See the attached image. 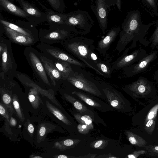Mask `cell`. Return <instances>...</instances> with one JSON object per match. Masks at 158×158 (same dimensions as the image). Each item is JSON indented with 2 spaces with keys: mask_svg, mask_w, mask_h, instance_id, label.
I'll list each match as a JSON object with an SVG mask.
<instances>
[{
  "mask_svg": "<svg viewBox=\"0 0 158 158\" xmlns=\"http://www.w3.org/2000/svg\"><path fill=\"white\" fill-rule=\"evenodd\" d=\"M95 158H118V157L114 156L111 155L110 153L107 154H104L102 155H99L98 156H96Z\"/></svg>",
  "mask_w": 158,
  "mask_h": 158,
  "instance_id": "bcb514c9",
  "label": "cell"
},
{
  "mask_svg": "<svg viewBox=\"0 0 158 158\" xmlns=\"http://www.w3.org/2000/svg\"><path fill=\"white\" fill-rule=\"evenodd\" d=\"M72 94L89 106L99 111L106 112L113 110L109 104L106 103L96 97L79 91H73Z\"/></svg>",
  "mask_w": 158,
  "mask_h": 158,
  "instance_id": "7c38bea8",
  "label": "cell"
},
{
  "mask_svg": "<svg viewBox=\"0 0 158 158\" xmlns=\"http://www.w3.org/2000/svg\"><path fill=\"white\" fill-rule=\"evenodd\" d=\"M144 9L152 16H158V2L157 0H139Z\"/></svg>",
  "mask_w": 158,
  "mask_h": 158,
  "instance_id": "484cf974",
  "label": "cell"
},
{
  "mask_svg": "<svg viewBox=\"0 0 158 158\" xmlns=\"http://www.w3.org/2000/svg\"><path fill=\"white\" fill-rule=\"evenodd\" d=\"M51 157L54 158H77V157L64 154H53Z\"/></svg>",
  "mask_w": 158,
  "mask_h": 158,
  "instance_id": "f6af8a7d",
  "label": "cell"
},
{
  "mask_svg": "<svg viewBox=\"0 0 158 158\" xmlns=\"http://www.w3.org/2000/svg\"><path fill=\"white\" fill-rule=\"evenodd\" d=\"M157 64H158V62H157Z\"/></svg>",
  "mask_w": 158,
  "mask_h": 158,
  "instance_id": "11a10c76",
  "label": "cell"
},
{
  "mask_svg": "<svg viewBox=\"0 0 158 158\" xmlns=\"http://www.w3.org/2000/svg\"><path fill=\"white\" fill-rule=\"evenodd\" d=\"M158 111V103L155 105L150 110L147 115L145 122L151 119H154L156 116Z\"/></svg>",
  "mask_w": 158,
  "mask_h": 158,
  "instance_id": "60d3db41",
  "label": "cell"
},
{
  "mask_svg": "<svg viewBox=\"0 0 158 158\" xmlns=\"http://www.w3.org/2000/svg\"><path fill=\"white\" fill-rule=\"evenodd\" d=\"M30 158H44L43 157H42L41 156H34V155H30V156L29 157Z\"/></svg>",
  "mask_w": 158,
  "mask_h": 158,
  "instance_id": "f907efd6",
  "label": "cell"
},
{
  "mask_svg": "<svg viewBox=\"0 0 158 158\" xmlns=\"http://www.w3.org/2000/svg\"><path fill=\"white\" fill-rule=\"evenodd\" d=\"M69 111L79 123L86 125L89 126L91 129H93V119L91 116L87 114L80 113L74 107L69 110Z\"/></svg>",
  "mask_w": 158,
  "mask_h": 158,
  "instance_id": "7402d4cb",
  "label": "cell"
},
{
  "mask_svg": "<svg viewBox=\"0 0 158 158\" xmlns=\"http://www.w3.org/2000/svg\"><path fill=\"white\" fill-rule=\"evenodd\" d=\"M109 141L103 139H98L92 142L90 145L94 149H101L104 148L107 145Z\"/></svg>",
  "mask_w": 158,
  "mask_h": 158,
  "instance_id": "8d00e7d4",
  "label": "cell"
},
{
  "mask_svg": "<svg viewBox=\"0 0 158 158\" xmlns=\"http://www.w3.org/2000/svg\"><path fill=\"white\" fill-rule=\"evenodd\" d=\"M47 52L52 56L74 65L83 68H85L86 65L83 63L80 62L69 56L66 53L55 49H48Z\"/></svg>",
  "mask_w": 158,
  "mask_h": 158,
  "instance_id": "ac0fdd59",
  "label": "cell"
},
{
  "mask_svg": "<svg viewBox=\"0 0 158 158\" xmlns=\"http://www.w3.org/2000/svg\"><path fill=\"white\" fill-rule=\"evenodd\" d=\"M147 153V150H139L135 151L127 155L125 158H136L141 155Z\"/></svg>",
  "mask_w": 158,
  "mask_h": 158,
  "instance_id": "ee69618b",
  "label": "cell"
},
{
  "mask_svg": "<svg viewBox=\"0 0 158 158\" xmlns=\"http://www.w3.org/2000/svg\"><path fill=\"white\" fill-rule=\"evenodd\" d=\"M55 131L64 132L60 126L49 121H41L36 128L34 144L38 147L46 146L49 142L47 136L48 134Z\"/></svg>",
  "mask_w": 158,
  "mask_h": 158,
  "instance_id": "ba28073f",
  "label": "cell"
},
{
  "mask_svg": "<svg viewBox=\"0 0 158 158\" xmlns=\"http://www.w3.org/2000/svg\"><path fill=\"white\" fill-rule=\"evenodd\" d=\"M52 8L59 12H62L65 7L63 0H47Z\"/></svg>",
  "mask_w": 158,
  "mask_h": 158,
  "instance_id": "836d02e7",
  "label": "cell"
},
{
  "mask_svg": "<svg viewBox=\"0 0 158 158\" xmlns=\"http://www.w3.org/2000/svg\"><path fill=\"white\" fill-rule=\"evenodd\" d=\"M94 40L83 37H75L69 40L65 44L66 48L71 53L82 61L86 66L95 71L100 75H103L89 60V51Z\"/></svg>",
  "mask_w": 158,
  "mask_h": 158,
  "instance_id": "7a4b0ae2",
  "label": "cell"
},
{
  "mask_svg": "<svg viewBox=\"0 0 158 158\" xmlns=\"http://www.w3.org/2000/svg\"><path fill=\"white\" fill-rule=\"evenodd\" d=\"M125 134L128 141L133 145L143 147L147 143L143 138L129 131L125 130Z\"/></svg>",
  "mask_w": 158,
  "mask_h": 158,
  "instance_id": "4316f807",
  "label": "cell"
},
{
  "mask_svg": "<svg viewBox=\"0 0 158 158\" xmlns=\"http://www.w3.org/2000/svg\"><path fill=\"white\" fill-rule=\"evenodd\" d=\"M44 105H41L42 111L69 132L76 127L77 124L73 118L63 108L61 107L50 100L43 99Z\"/></svg>",
  "mask_w": 158,
  "mask_h": 158,
  "instance_id": "3957f363",
  "label": "cell"
},
{
  "mask_svg": "<svg viewBox=\"0 0 158 158\" xmlns=\"http://www.w3.org/2000/svg\"><path fill=\"white\" fill-rule=\"evenodd\" d=\"M96 154H89L85 156L78 157V158H95Z\"/></svg>",
  "mask_w": 158,
  "mask_h": 158,
  "instance_id": "7dc6e473",
  "label": "cell"
},
{
  "mask_svg": "<svg viewBox=\"0 0 158 158\" xmlns=\"http://www.w3.org/2000/svg\"><path fill=\"white\" fill-rule=\"evenodd\" d=\"M130 50L129 46L127 48L122 55L112 63L111 65L113 70L123 69L129 66L138 61L147 54L146 50L139 48L128 54Z\"/></svg>",
  "mask_w": 158,
  "mask_h": 158,
  "instance_id": "9c48e42d",
  "label": "cell"
},
{
  "mask_svg": "<svg viewBox=\"0 0 158 158\" xmlns=\"http://www.w3.org/2000/svg\"><path fill=\"white\" fill-rule=\"evenodd\" d=\"M155 28L152 34L148 40L150 47L152 52L155 48H158V19L155 23Z\"/></svg>",
  "mask_w": 158,
  "mask_h": 158,
  "instance_id": "1f68e13d",
  "label": "cell"
},
{
  "mask_svg": "<svg viewBox=\"0 0 158 158\" xmlns=\"http://www.w3.org/2000/svg\"><path fill=\"white\" fill-rule=\"evenodd\" d=\"M76 0L78 2H80L81 1V0Z\"/></svg>",
  "mask_w": 158,
  "mask_h": 158,
  "instance_id": "f5cc1de1",
  "label": "cell"
},
{
  "mask_svg": "<svg viewBox=\"0 0 158 158\" xmlns=\"http://www.w3.org/2000/svg\"><path fill=\"white\" fill-rule=\"evenodd\" d=\"M153 78L158 86V70L154 73Z\"/></svg>",
  "mask_w": 158,
  "mask_h": 158,
  "instance_id": "c3c4849f",
  "label": "cell"
},
{
  "mask_svg": "<svg viewBox=\"0 0 158 158\" xmlns=\"http://www.w3.org/2000/svg\"><path fill=\"white\" fill-rule=\"evenodd\" d=\"M158 53L157 50L151 52L135 63L123 69V75L125 77H132L146 71L150 64L156 59Z\"/></svg>",
  "mask_w": 158,
  "mask_h": 158,
  "instance_id": "8fae6325",
  "label": "cell"
},
{
  "mask_svg": "<svg viewBox=\"0 0 158 158\" xmlns=\"http://www.w3.org/2000/svg\"><path fill=\"white\" fill-rule=\"evenodd\" d=\"M23 78L24 77H23ZM24 78L25 80L23 78H21V77H19V79L20 81L23 82L24 84H25L26 85L32 87H35L36 88L39 93H40L41 94L44 95L45 97H47V98L49 99L52 102L56 104L58 106L62 107V106H61V105L59 104L58 102L56 100L54 95L52 93L48 91H47L41 88L40 87L36 85L35 83H34L32 81H31V80H28V77H27L25 76Z\"/></svg>",
  "mask_w": 158,
  "mask_h": 158,
  "instance_id": "44dd1931",
  "label": "cell"
},
{
  "mask_svg": "<svg viewBox=\"0 0 158 158\" xmlns=\"http://www.w3.org/2000/svg\"><path fill=\"white\" fill-rule=\"evenodd\" d=\"M122 89L125 92L136 97L146 96L155 89L151 81L142 76L134 81L124 85Z\"/></svg>",
  "mask_w": 158,
  "mask_h": 158,
  "instance_id": "52a82bcc",
  "label": "cell"
},
{
  "mask_svg": "<svg viewBox=\"0 0 158 158\" xmlns=\"http://www.w3.org/2000/svg\"><path fill=\"white\" fill-rule=\"evenodd\" d=\"M16 0L22 6L23 10L29 15L38 17H40L41 16V13L27 2L24 0Z\"/></svg>",
  "mask_w": 158,
  "mask_h": 158,
  "instance_id": "f1b7e54d",
  "label": "cell"
},
{
  "mask_svg": "<svg viewBox=\"0 0 158 158\" xmlns=\"http://www.w3.org/2000/svg\"><path fill=\"white\" fill-rule=\"evenodd\" d=\"M110 61V60L105 61L100 59L96 64L98 69L106 78H110L113 71Z\"/></svg>",
  "mask_w": 158,
  "mask_h": 158,
  "instance_id": "cb8c5ba5",
  "label": "cell"
},
{
  "mask_svg": "<svg viewBox=\"0 0 158 158\" xmlns=\"http://www.w3.org/2000/svg\"><path fill=\"white\" fill-rule=\"evenodd\" d=\"M101 88L109 104L113 109L119 112L125 111L126 101L122 94L104 83L102 84Z\"/></svg>",
  "mask_w": 158,
  "mask_h": 158,
  "instance_id": "30bf717a",
  "label": "cell"
},
{
  "mask_svg": "<svg viewBox=\"0 0 158 158\" xmlns=\"http://www.w3.org/2000/svg\"><path fill=\"white\" fill-rule=\"evenodd\" d=\"M66 79L77 88L104 99L102 92L93 80L87 77L82 73L74 72Z\"/></svg>",
  "mask_w": 158,
  "mask_h": 158,
  "instance_id": "5b68a950",
  "label": "cell"
},
{
  "mask_svg": "<svg viewBox=\"0 0 158 158\" xmlns=\"http://www.w3.org/2000/svg\"><path fill=\"white\" fill-rule=\"evenodd\" d=\"M64 97L65 99L72 104L76 110L80 113L90 116L94 122H98L97 119H101L92 108L88 107L77 99L66 93L64 94Z\"/></svg>",
  "mask_w": 158,
  "mask_h": 158,
  "instance_id": "5bb4252c",
  "label": "cell"
},
{
  "mask_svg": "<svg viewBox=\"0 0 158 158\" xmlns=\"http://www.w3.org/2000/svg\"><path fill=\"white\" fill-rule=\"evenodd\" d=\"M68 15V13L60 14L50 13H49L47 17L48 20L50 22L64 25L65 21Z\"/></svg>",
  "mask_w": 158,
  "mask_h": 158,
  "instance_id": "4dcf8cb0",
  "label": "cell"
},
{
  "mask_svg": "<svg viewBox=\"0 0 158 158\" xmlns=\"http://www.w3.org/2000/svg\"><path fill=\"white\" fill-rule=\"evenodd\" d=\"M35 131L33 124L29 118L27 119L23 123L22 133L24 138L32 146L34 145Z\"/></svg>",
  "mask_w": 158,
  "mask_h": 158,
  "instance_id": "d6986e66",
  "label": "cell"
},
{
  "mask_svg": "<svg viewBox=\"0 0 158 158\" xmlns=\"http://www.w3.org/2000/svg\"><path fill=\"white\" fill-rule=\"evenodd\" d=\"M69 33L67 31L62 30L59 31H55L48 34L46 37L51 40H57L63 39L68 35Z\"/></svg>",
  "mask_w": 158,
  "mask_h": 158,
  "instance_id": "e575fe53",
  "label": "cell"
},
{
  "mask_svg": "<svg viewBox=\"0 0 158 158\" xmlns=\"http://www.w3.org/2000/svg\"><path fill=\"white\" fill-rule=\"evenodd\" d=\"M29 56L33 67L40 77L44 82L51 86L44 66L38 58L34 53L31 52Z\"/></svg>",
  "mask_w": 158,
  "mask_h": 158,
  "instance_id": "e0dca14e",
  "label": "cell"
},
{
  "mask_svg": "<svg viewBox=\"0 0 158 158\" xmlns=\"http://www.w3.org/2000/svg\"><path fill=\"white\" fill-rule=\"evenodd\" d=\"M116 0H95L90 8L95 16L99 27L103 34L106 32L110 8L116 5Z\"/></svg>",
  "mask_w": 158,
  "mask_h": 158,
  "instance_id": "8992f818",
  "label": "cell"
},
{
  "mask_svg": "<svg viewBox=\"0 0 158 158\" xmlns=\"http://www.w3.org/2000/svg\"><path fill=\"white\" fill-rule=\"evenodd\" d=\"M77 127L78 132L83 134H87L90 130H92L88 126L81 123L78 124Z\"/></svg>",
  "mask_w": 158,
  "mask_h": 158,
  "instance_id": "7bdbcfd3",
  "label": "cell"
},
{
  "mask_svg": "<svg viewBox=\"0 0 158 158\" xmlns=\"http://www.w3.org/2000/svg\"><path fill=\"white\" fill-rule=\"evenodd\" d=\"M121 30L120 26L111 28L105 37L98 43L95 49L102 55L105 56L110 46L119 35Z\"/></svg>",
  "mask_w": 158,
  "mask_h": 158,
  "instance_id": "4fadbf2b",
  "label": "cell"
},
{
  "mask_svg": "<svg viewBox=\"0 0 158 158\" xmlns=\"http://www.w3.org/2000/svg\"><path fill=\"white\" fill-rule=\"evenodd\" d=\"M13 104L16 114L19 121L22 124L24 123L26 119L23 113L22 109L21 108L17 96L15 94H14L12 96Z\"/></svg>",
  "mask_w": 158,
  "mask_h": 158,
  "instance_id": "83f0119b",
  "label": "cell"
},
{
  "mask_svg": "<svg viewBox=\"0 0 158 158\" xmlns=\"http://www.w3.org/2000/svg\"><path fill=\"white\" fill-rule=\"evenodd\" d=\"M54 64L60 72L63 79H66L74 72L70 64L67 62L63 60L56 61Z\"/></svg>",
  "mask_w": 158,
  "mask_h": 158,
  "instance_id": "603a6c76",
  "label": "cell"
},
{
  "mask_svg": "<svg viewBox=\"0 0 158 158\" xmlns=\"http://www.w3.org/2000/svg\"><path fill=\"white\" fill-rule=\"evenodd\" d=\"M145 148L149 155L156 156L158 154V146L157 145H149L145 146Z\"/></svg>",
  "mask_w": 158,
  "mask_h": 158,
  "instance_id": "b9f144b4",
  "label": "cell"
},
{
  "mask_svg": "<svg viewBox=\"0 0 158 158\" xmlns=\"http://www.w3.org/2000/svg\"><path fill=\"white\" fill-rule=\"evenodd\" d=\"M4 49V48L1 45L0 46V53L1 55L2 52L3 51Z\"/></svg>",
  "mask_w": 158,
  "mask_h": 158,
  "instance_id": "816d5d0a",
  "label": "cell"
},
{
  "mask_svg": "<svg viewBox=\"0 0 158 158\" xmlns=\"http://www.w3.org/2000/svg\"><path fill=\"white\" fill-rule=\"evenodd\" d=\"M5 33L8 37L14 43L24 45L32 44L33 40L31 37L14 31L3 26Z\"/></svg>",
  "mask_w": 158,
  "mask_h": 158,
  "instance_id": "2e32d148",
  "label": "cell"
},
{
  "mask_svg": "<svg viewBox=\"0 0 158 158\" xmlns=\"http://www.w3.org/2000/svg\"><path fill=\"white\" fill-rule=\"evenodd\" d=\"M94 24V21L88 12L78 10L68 13L64 25L75 34L85 35L90 32Z\"/></svg>",
  "mask_w": 158,
  "mask_h": 158,
  "instance_id": "277c9868",
  "label": "cell"
},
{
  "mask_svg": "<svg viewBox=\"0 0 158 158\" xmlns=\"http://www.w3.org/2000/svg\"><path fill=\"white\" fill-rule=\"evenodd\" d=\"M0 114L8 121H9L10 117L13 115L10 114L7 107L2 101L0 103Z\"/></svg>",
  "mask_w": 158,
  "mask_h": 158,
  "instance_id": "74e56055",
  "label": "cell"
},
{
  "mask_svg": "<svg viewBox=\"0 0 158 158\" xmlns=\"http://www.w3.org/2000/svg\"><path fill=\"white\" fill-rule=\"evenodd\" d=\"M146 123L145 126V130L148 134H152L155 128L156 121L154 119H151L148 120Z\"/></svg>",
  "mask_w": 158,
  "mask_h": 158,
  "instance_id": "ab89813d",
  "label": "cell"
},
{
  "mask_svg": "<svg viewBox=\"0 0 158 158\" xmlns=\"http://www.w3.org/2000/svg\"><path fill=\"white\" fill-rule=\"evenodd\" d=\"M153 21L147 24L143 23L139 10H137L129 12L123 22L119 34V39L114 51L119 53L124 50L128 44L130 50L137 47V43H139L146 47L150 44L145 37L150 27L155 24Z\"/></svg>",
  "mask_w": 158,
  "mask_h": 158,
  "instance_id": "6da1fadb",
  "label": "cell"
},
{
  "mask_svg": "<svg viewBox=\"0 0 158 158\" xmlns=\"http://www.w3.org/2000/svg\"><path fill=\"white\" fill-rule=\"evenodd\" d=\"M117 8L119 11H121V7L122 5V2L121 0H116V3Z\"/></svg>",
  "mask_w": 158,
  "mask_h": 158,
  "instance_id": "681fc988",
  "label": "cell"
},
{
  "mask_svg": "<svg viewBox=\"0 0 158 158\" xmlns=\"http://www.w3.org/2000/svg\"><path fill=\"white\" fill-rule=\"evenodd\" d=\"M0 4L4 9L15 15L26 17L29 15L24 10L20 9L8 0H0Z\"/></svg>",
  "mask_w": 158,
  "mask_h": 158,
  "instance_id": "ffe728a7",
  "label": "cell"
},
{
  "mask_svg": "<svg viewBox=\"0 0 158 158\" xmlns=\"http://www.w3.org/2000/svg\"><path fill=\"white\" fill-rule=\"evenodd\" d=\"M0 92L2 101L3 104L7 107L11 114H16L13 104L12 96L11 97L6 91L1 89Z\"/></svg>",
  "mask_w": 158,
  "mask_h": 158,
  "instance_id": "f546056e",
  "label": "cell"
},
{
  "mask_svg": "<svg viewBox=\"0 0 158 158\" xmlns=\"http://www.w3.org/2000/svg\"><path fill=\"white\" fill-rule=\"evenodd\" d=\"M156 156L158 157V154H157V155H156Z\"/></svg>",
  "mask_w": 158,
  "mask_h": 158,
  "instance_id": "db71d44e",
  "label": "cell"
},
{
  "mask_svg": "<svg viewBox=\"0 0 158 158\" xmlns=\"http://www.w3.org/2000/svg\"><path fill=\"white\" fill-rule=\"evenodd\" d=\"M95 48L94 44L91 45L89 49V60L96 66V64L100 59L96 53L94 49Z\"/></svg>",
  "mask_w": 158,
  "mask_h": 158,
  "instance_id": "f35d334b",
  "label": "cell"
},
{
  "mask_svg": "<svg viewBox=\"0 0 158 158\" xmlns=\"http://www.w3.org/2000/svg\"><path fill=\"white\" fill-rule=\"evenodd\" d=\"M2 71L6 73L8 70V56L7 48L6 46L4 47L2 53Z\"/></svg>",
  "mask_w": 158,
  "mask_h": 158,
  "instance_id": "d590c367",
  "label": "cell"
},
{
  "mask_svg": "<svg viewBox=\"0 0 158 158\" xmlns=\"http://www.w3.org/2000/svg\"><path fill=\"white\" fill-rule=\"evenodd\" d=\"M40 59L52 85L55 86L56 81L62 78L61 73L50 60L43 56L40 57Z\"/></svg>",
  "mask_w": 158,
  "mask_h": 158,
  "instance_id": "9a60e30c",
  "label": "cell"
},
{
  "mask_svg": "<svg viewBox=\"0 0 158 158\" xmlns=\"http://www.w3.org/2000/svg\"><path fill=\"white\" fill-rule=\"evenodd\" d=\"M0 23L3 26L9 28L14 31L22 33L30 37H31V35L28 32L20 27L10 23L6 21L0 20Z\"/></svg>",
  "mask_w": 158,
  "mask_h": 158,
  "instance_id": "d6a6232c",
  "label": "cell"
},
{
  "mask_svg": "<svg viewBox=\"0 0 158 158\" xmlns=\"http://www.w3.org/2000/svg\"><path fill=\"white\" fill-rule=\"evenodd\" d=\"M39 91L35 87H32L29 90L28 99L32 106L35 109H38L40 105H44L43 100L40 98Z\"/></svg>",
  "mask_w": 158,
  "mask_h": 158,
  "instance_id": "d4e9b609",
  "label": "cell"
}]
</instances>
